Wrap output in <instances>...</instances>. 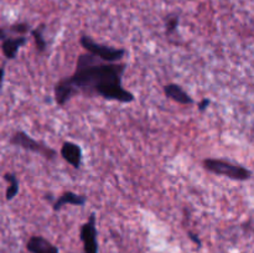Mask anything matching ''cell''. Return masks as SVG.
Wrapping results in <instances>:
<instances>
[{"mask_svg":"<svg viewBox=\"0 0 254 253\" xmlns=\"http://www.w3.org/2000/svg\"><path fill=\"white\" fill-rule=\"evenodd\" d=\"M179 24H180V16L178 14H169L165 17V32L168 36L175 34L178 31Z\"/></svg>","mask_w":254,"mask_h":253,"instance_id":"5bb4252c","label":"cell"},{"mask_svg":"<svg viewBox=\"0 0 254 253\" xmlns=\"http://www.w3.org/2000/svg\"><path fill=\"white\" fill-rule=\"evenodd\" d=\"M164 93L168 98L173 99V101L178 102V103L188 106V104H192L193 99L189 96L188 92L183 88L181 86L176 83H169L164 86Z\"/></svg>","mask_w":254,"mask_h":253,"instance_id":"9c48e42d","label":"cell"},{"mask_svg":"<svg viewBox=\"0 0 254 253\" xmlns=\"http://www.w3.org/2000/svg\"><path fill=\"white\" fill-rule=\"evenodd\" d=\"M2 31L5 32H14L16 34V36H20V35H25L26 32H31V29H30V25L26 24V22H17V24L10 25L9 27H2Z\"/></svg>","mask_w":254,"mask_h":253,"instance_id":"9a60e30c","label":"cell"},{"mask_svg":"<svg viewBox=\"0 0 254 253\" xmlns=\"http://www.w3.org/2000/svg\"><path fill=\"white\" fill-rule=\"evenodd\" d=\"M126 63L102 62L94 55L82 54L77 59L76 71L67 77L77 92L86 96H101L107 101L130 103L135 99L131 92L127 91L122 84Z\"/></svg>","mask_w":254,"mask_h":253,"instance_id":"6da1fadb","label":"cell"},{"mask_svg":"<svg viewBox=\"0 0 254 253\" xmlns=\"http://www.w3.org/2000/svg\"><path fill=\"white\" fill-rule=\"evenodd\" d=\"M44 29H45V25H40L37 26L36 29L31 30V35L34 37V41L35 45H36V49L39 52H44L46 50V41L44 39Z\"/></svg>","mask_w":254,"mask_h":253,"instance_id":"4fadbf2b","label":"cell"},{"mask_svg":"<svg viewBox=\"0 0 254 253\" xmlns=\"http://www.w3.org/2000/svg\"><path fill=\"white\" fill-rule=\"evenodd\" d=\"M4 179L9 183V185H7V189H6V196H5V197H6L7 201H11L12 198L19 193V190H20L19 180H17V178L15 176V174L12 173L5 174Z\"/></svg>","mask_w":254,"mask_h":253,"instance_id":"7c38bea8","label":"cell"},{"mask_svg":"<svg viewBox=\"0 0 254 253\" xmlns=\"http://www.w3.org/2000/svg\"><path fill=\"white\" fill-rule=\"evenodd\" d=\"M10 143H11L12 145H16L27 151H31V153L41 154L42 156H45V158L49 159V160L50 159H55L57 155V151L55 150V149L50 148V146L35 140L34 138H31L29 134H26L22 130H17L16 133L12 134L11 139H10Z\"/></svg>","mask_w":254,"mask_h":253,"instance_id":"277c9868","label":"cell"},{"mask_svg":"<svg viewBox=\"0 0 254 253\" xmlns=\"http://www.w3.org/2000/svg\"><path fill=\"white\" fill-rule=\"evenodd\" d=\"M87 202V197L83 195H78L72 191H66L62 193L59 198L54 202L52 208L54 211H60L64 205H74V206H84Z\"/></svg>","mask_w":254,"mask_h":253,"instance_id":"8fae6325","label":"cell"},{"mask_svg":"<svg viewBox=\"0 0 254 253\" xmlns=\"http://www.w3.org/2000/svg\"><path fill=\"white\" fill-rule=\"evenodd\" d=\"M189 237H190L191 240H192V242H195L196 245H197V246H201V240H200V238H198V236H196V235H195V233L189 232Z\"/></svg>","mask_w":254,"mask_h":253,"instance_id":"e0dca14e","label":"cell"},{"mask_svg":"<svg viewBox=\"0 0 254 253\" xmlns=\"http://www.w3.org/2000/svg\"><path fill=\"white\" fill-rule=\"evenodd\" d=\"M211 104V101L208 98H203L198 102V111L200 112H205L206 109L208 108V106Z\"/></svg>","mask_w":254,"mask_h":253,"instance_id":"2e32d148","label":"cell"},{"mask_svg":"<svg viewBox=\"0 0 254 253\" xmlns=\"http://www.w3.org/2000/svg\"><path fill=\"white\" fill-rule=\"evenodd\" d=\"M96 215L91 213L86 223H83L79 232V237L83 242L84 253H98V242H97Z\"/></svg>","mask_w":254,"mask_h":253,"instance_id":"5b68a950","label":"cell"},{"mask_svg":"<svg viewBox=\"0 0 254 253\" xmlns=\"http://www.w3.org/2000/svg\"><path fill=\"white\" fill-rule=\"evenodd\" d=\"M78 92L74 88L73 84L68 81V78H64L59 81L55 86V99L59 106H64L73 96H77Z\"/></svg>","mask_w":254,"mask_h":253,"instance_id":"52a82bcc","label":"cell"},{"mask_svg":"<svg viewBox=\"0 0 254 253\" xmlns=\"http://www.w3.org/2000/svg\"><path fill=\"white\" fill-rule=\"evenodd\" d=\"M61 156L74 169L82 165V148L73 141H64L61 146Z\"/></svg>","mask_w":254,"mask_h":253,"instance_id":"8992f818","label":"cell"},{"mask_svg":"<svg viewBox=\"0 0 254 253\" xmlns=\"http://www.w3.org/2000/svg\"><path fill=\"white\" fill-rule=\"evenodd\" d=\"M30 253H59V248L41 236H34L26 245Z\"/></svg>","mask_w":254,"mask_h":253,"instance_id":"30bf717a","label":"cell"},{"mask_svg":"<svg viewBox=\"0 0 254 253\" xmlns=\"http://www.w3.org/2000/svg\"><path fill=\"white\" fill-rule=\"evenodd\" d=\"M27 42V37L25 35H20V36H6L2 39L1 50L2 55L6 57L7 60H14L16 57L17 52H19L20 47L24 46Z\"/></svg>","mask_w":254,"mask_h":253,"instance_id":"ba28073f","label":"cell"},{"mask_svg":"<svg viewBox=\"0 0 254 253\" xmlns=\"http://www.w3.org/2000/svg\"><path fill=\"white\" fill-rule=\"evenodd\" d=\"M79 42H81L82 47L87 50V52L94 55L98 59H101L102 61L116 63V62L121 61L126 56V50L124 49H116V47L98 44L87 35H82Z\"/></svg>","mask_w":254,"mask_h":253,"instance_id":"3957f363","label":"cell"},{"mask_svg":"<svg viewBox=\"0 0 254 253\" xmlns=\"http://www.w3.org/2000/svg\"><path fill=\"white\" fill-rule=\"evenodd\" d=\"M202 164L208 173L223 175L236 181H247L252 178V171L240 164L221 160V159H205Z\"/></svg>","mask_w":254,"mask_h":253,"instance_id":"7a4b0ae2","label":"cell"}]
</instances>
